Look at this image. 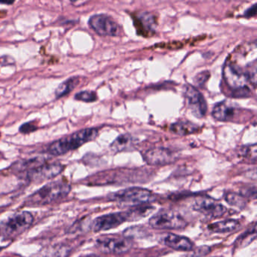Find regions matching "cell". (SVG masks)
I'll return each instance as SVG.
<instances>
[{
    "instance_id": "6da1fadb",
    "label": "cell",
    "mask_w": 257,
    "mask_h": 257,
    "mask_svg": "<svg viewBox=\"0 0 257 257\" xmlns=\"http://www.w3.org/2000/svg\"><path fill=\"white\" fill-rule=\"evenodd\" d=\"M223 77L226 84L233 90L232 93L250 89L249 84L253 88L256 86V59L248 62L245 66H241L236 59L231 55L223 69Z\"/></svg>"
},
{
    "instance_id": "7a4b0ae2",
    "label": "cell",
    "mask_w": 257,
    "mask_h": 257,
    "mask_svg": "<svg viewBox=\"0 0 257 257\" xmlns=\"http://www.w3.org/2000/svg\"><path fill=\"white\" fill-rule=\"evenodd\" d=\"M71 190L69 183L63 181L48 183L30 195L25 201L27 206H42L60 200L68 196Z\"/></svg>"
},
{
    "instance_id": "3957f363",
    "label": "cell",
    "mask_w": 257,
    "mask_h": 257,
    "mask_svg": "<svg viewBox=\"0 0 257 257\" xmlns=\"http://www.w3.org/2000/svg\"><path fill=\"white\" fill-rule=\"evenodd\" d=\"M98 135L96 128H83L51 143L48 148V153L53 156L63 155L69 151L78 149L87 142L95 140Z\"/></svg>"
},
{
    "instance_id": "277c9868",
    "label": "cell",
    "mask_w": 257,
    "mask_h": 257,
    "mask_svg": "<svg viewBox=\"0 0 257 257\" xmlns=\"http://www.w3.org/2000/svg\"><path fill=\"white\" fill-rule=\"evenodd\" d=\"M33 221L34 217L29 211L16 213L0 226V235L6 239H13L27 230Z\"/></svg>"
},
{
    "instance_id": "5b68a950",
    "label": "cell",
    "mask_w": 257,
    "mask_h": 257,
    "mask_svg": "<svg viewBox=\"0 0 257 257\" xmlns=\"http://www.w3.org/2000/svg\"><path fill=\"white\" fill-rule=\"evenodd\" d=\"M109 199L119 203L141 205L153 202L155 198L150 190L140 187H131L112 193L109 196Z\"/></svg>"
},
{
    "instance_id": "8992f818",
    "label": "cell",
    "mask_w": 257,
    "mask_h": 257,
    "mask_svg": "<svg viewBox=\"0 0 257 257\" xmlns=\"http://www.w3.org/2000/svg\"><path fill=\"white\" fill-rule=\"evenodd\" d=\"M149 224L156 229H181L187 227L188 223L179 213L163 209L150 217Z\"/></svg>"
},
{
    "instance_id": "52a82bcc",
    "label": "cell",
    "mask_w": 257,
    "mask_h": 257,
    "mask_svg": "<svg viewBox=\"0 0 257 257\" xmlns=\"http://www.w3.org/2000/svg\"><path fill=\"white\" fill-rule=\"evenodd\" d=\"M139 171L131 169H118V170H108L106 172H99L86 179V182L90 185H106V184H116L119 183V180L126 181H132L134 178L142 175L137 174Z\"/></svg>"
},
{
    "instance_id": "ba28073f",
    "label": "cell",
    "mask_w": 257,
    "mask_h": 257,
    "mask_svg": "<svg viewBox=\"0 0 257 257\" xmlns=\"http://www.w3.org/2000/svg\"><path fill=\"white\" fill-rule=\"evenodd\" d=\"M97 247L104 253L121 254L129 251L133 247V241L126 237L105 236L97 240Z\"/></svg>"
},
{
    "instance_id": "9c48e42d",
    "label": "cell",
    "mask_w": 257,
    "mask_h": 257,
    "mask_svg": "<svg viewBox=\"0 0 257 257\" xmlns=\"http://www.w3.org/2000/svg\"><path fill=\"white\" fill-rule=\"evenodd\" d=\"M127 221H130L128 211L111 213L95 218L91 224V229L95 232H103L115 229Z\"/></svg>"
},
{
    "instance_id": "30bf717a",
    "label": "cell",
    "mask_w": 257,
    "mask_h": 257,
    "mask_svg": "<svg viewBox=\"0 0 257 257\" xmlns=\"http://www.w3.org/2000/svg\"><path fill=\"white\" fill-rule=\"evenodd\" d=\"M91 28L98 35L103 36H116L120 33L119 24L106 15H95L89 21Z\"/></svg>"
},
{
    "instance_id": "8fae6325",
    "label": "cell",
    "mask_w": 257,
    "mask_h": 257,
    "mask_svg": "<svg viewBox=\"0 0 257 257\" xmlns=\"http://www.w3.org/2000/svg\"><path fill=\"white\" fill-rule=\"evenodd\" d=\"M193 209L207 217L211 218H218L226 214V207L219 203L212 198L199 197L194 201L193 205Z\"/></svg>"
},
{
    "instance_id": "7c38bea8",
    "label": "cell",
    "mask_w": 257,
    "mask_h": 257,
    "mask_svg": "<svg viewBox=\"0 0 257 257\" xmlns=\"http://www.w3.org/2000/svg\"><path fill=\"white\" fill-rule=\"evenodd\" d=\"M184 96L193 115L199 118L205 117L208 111V106L202 93L196 87L187 85L184 90Z\"/></svg>"
},
{
    "instance_id": "4fadbf2b",
    "label": "cell",
    "mask_w": 257,
    "mask_h": 257,
    "mask_svg": "<svg viewBox=\"0 0 257 257\" xmlns=\"http://www.w3.org/2000/svg\"><path fill=\"white\" fill-rule=\"evenodd\" d=\"M64 166L60 163H42L27 172L26 178L31 181H42L51 179L63 172Z\"/></svg>"
},
{
    "instance_id": "5bb4252c",
    "label": "cell",
    "mask_w": 257,
    "mask_h": 257,
    "mask_svg": "<svg viewBox=\"0 0 257 257\" xmlns=\"http://www.w3.org/2000/svg\"><path fill=\"white\" fill-rule=\"evenodd\" d=\"M145 161L152 166H165L173 163L177 160L173 151L167 148H155L143 154Z\"/></svg>"
},
{
    "instance_id": "9a60e30c",
    "label": "cell",
    "mask_w": 257,
    "mask_h": 257,
    "mask_svg": "<svg viewBox=\"0 0 257 257\" xmlns=\"http://www.w3.org/2000/svg\"><path fill=\"white\" fill-rule=\"evenodd\" d=\"M161 242L178 251L190 252L194 249V244L190 238L176 234L167 233L161 238Z\"/></svg>"
},
{
    "instance_id": "2e32d148",
    "label": "cell",
    "mask_w": 257,
    "mask_h": 257,
    "mask_svg": "<svg viewBox=\"0 0 257 257\" xmlns=\"http://www.w3.org/2000/svg\"><path fill=\"white\" fill-rule=\"evenodd\" d=\"M239 113V108L232 102L224 101L220 102L214 106L212 111V115L219 121H233Z\"/></svg>"
},
{
    "instance_id": "e0dca14e",
    "label": "cell",
    "mask_w": 257,
    "mask_h": 257,
    "mask_svg": "<svg viewBox=\"0 0 257 257\" xmlns=\"http://www.w3.org/2000/svg\"><path fill=\"white\" fill-rule=\"evenodd\" d=\"M241 226V223L238 220L229 219L211 223L208 225V228L211 232L214 233L226 234L236 232Z\"/></svg>"
},
{
    "instance_id": "ac0fdd59",
    "label": "cell",
    "mask_w": 257,
    "mask_h": 257,
    "mask_svg": "<svg viewBox=\"0 0 257 257\" xmlns=\"http://www.w3.org/2000/svg\"><path fill=\"white\" fill-rule=\"evenodd\" d=\"M70 250L66 245H55L47 247L33 257H68Z\"/></svg>"
},
{
    "instance_id": "d6986e66",
    "label": "cell",
    "mask_w": 257,
    "mask_h": 257,
    "mask_svg": "<svg viewBox=\"0 0 257 257\" xmlns=\"http://www.w3.org/2000/svg\"><path fill=\"white\" fill-rule=\"evenodd\" d=\"M199 130V126L198 125L187 120L177 122L170 127V130L174 133L179 136H188V135L193 134L197 133Z\"/></svg>"
},
{
    "instance_id": "ffe728a7",
    "label": "cell",
    "mask_w": 257,
    "mask_h": 257,
    "mask_svg": "<svg viewBox=\"0 0 257 257\" xmlns=\"http://www.w3.org/2000/svg\"><path fill=\"white\" fill-rule=\"evenodd\" d=\"M137 21L146 33H154L155 31L157 24L155 16L152 14L143 12L137 17Z\"/></svg>"
},
{
    "instance_id": "44dd1931",
    "label": "cell",
    "mask_w": 257,
    "mask_h": 257,
    "mask_svg": "<svg viewBox=\"0 0 257 257\" xmlns=\"http://www.w3.org/2000/svg\"><path fill=\"white\" fill-rule=\"evenodd\" d=\"M79 81V78L78 77H72L60 84L57 90H55V95L57 98L63 97L70 93L78 85Z\"/></svg>"
},
{
    "instance_id": "7402d4cb",
    "label": "cell",
    "mask_w": 257,
    "mask_h": 257,
    "mask_svg": "<svg viewBox=\"0 0 257 257\" xmlns=\"http://www.w3.org/2000/svg\"><path fill=\"white\" fill-rule=\"evenodd\" d=\"M256 238V223H253V226L247 229L246 232L241 234L235 241V246L238 247H246L250 243L253 242Z\"/></svg>"
},
{
    "instance_id": "603a6c76",
    "label": "cell",
    "mask_w": 257,
    "mask_h": 257,
    "mask_svg": "<svg viewBox=\"0 0 257 257\" xmlns=\"http://www.w3.org/2000/svg\"><path fill=\"white\" fill-rule=\"evenodd\" d=\"M131 142H132V139L130 135H121L112 143L110 148L114 152H121L128 148L131 145Z\"/></svg>"
},
{
    "instance_id": "cb8c5ba5",
    "label": "cell",
    "mask_w": 257,
    "mask_h": 257,
    "mask_svg": "<svg viewBox=\"0 0 257 257\" xmlns=\"http://www.w3.org/2000/svg\"><path fill=\"white\" fill-rule=\"evenodd\" d=\"M225 200L235 208H244L246 206V199L243 195L236 193H228L225 195Z\"/></svg>"
},
{
    "instance_id": "d4e9b609",
    "label": "cell",
    "mask_w": 257,
    "mask_h": 257,
    "mask_svg": "<svg viewBox=\"0 0 257 257\" xmlns=\"http://www.w3.org/2000/svg\"><path fill=\"white\" fill-rule=\"evenodd\" d=\"M76 100L82 101L85 102H93L98 99V96L96 93L93 91H81L76 93L75 96Z\"/></svg>"
},
{
    "instance_id": "484cf974",
    "label": "cell",
    "mask_w": 257,
    "mask_h": 257,
    "mask_svg": "<svg viewBox=\"0 0 257 257\" xmlns=\"http://www.w3.org/2000/svg\"><path fill=\"white\" fill-rule=\"evenodd\" d=\"M241 155L244 157H248V158L253 160L256 162V145H250V146H244L241 149Z\"/></svg>"
},
{
    "instance_id": "4316f807",
    "label": "cell",
    "mask_w": 257,
    "mask_h": 257,
    "mask_svg": "<svg viewBox=\"0 0 257 257\" xmlns=\"http://www.w3.org/2000/svg\"><path fill=\"white\" fill-rule=\"evenodd\" d=\"M210 78V72L208 71L201 72L198 74L194 78V83L198 87H202L208 81Z\"/></svg>"
},
{
    "instance_id": "83f0119b",
    "label": "cell",
    "mask_w": 257,
    "mask_h": 257,
    "mask_svg": "<svg viewBox=\"0 0 257 257\" xmlns=\"http://www.w3.org/2000/svg\"><path fill=\"white\" fill-rule=\"evenodd\" d=\"M37 130V125L35 124L33 122L24 123L19 128L20 132L23 134H29V133H33Z\"/></svg>"
},
{
    "instance_id": "f1b7e54d",
    "label": "cell",
    "mask_w": 257,
    "mask_h": 257,
    "mask_svg": "<svg viewBox=\"0 0 257 257\" xmlns=\"http://www.w3.org/2000/svg\"><path fill=\"white\" fill-rule=\"evenodd\" d=\"M256 15V5H253L252 7L249 8L245 13H244V16L247 18H251V17H255Z\"/></svg>"
},
{
    "instance_id": "f546056e",
    "label": "cell",
    "mask_w": 257,
    "mask_h": 257,
    "mask_svg": "<svg viewBox=\"0 0 257 257\" xmlns=\"http://www.w3.org/2000/svg\"><path fill=\"white\" fill-rule=\"evenodd\" d=\"M14 2L15 0H0V3L2 4L12 5Z\"/></svg>"
},
{
    "instance_id": "4dcf8cb0",
    "label": "cell",
    "mask_w": 257,
    "mask_h": 257,
    "mask_svg": "<svg viewBox=\"0 0 257 257\" xmlns=\"http://www.w3.org/2000/svg\"><path fill=\"white\" fill-rule=\"evenodd\" d=\"M83 257H99L98 256H96V255H89V256H85Z\"/></svg>"
},
{
    "instance_id": "1f68e13d",
    "label": "cell",
    "mask_w": 257,
    "mask_h": 257,
    "mask_svg": "<svg viewBox=\"0 0 257 257\" xmlns=\"http://www.w3.org/2000/svg\"><path fill=\"white\" fill-rule=\"evenodd\" d=\"M72 3H78V2L81 1V0H70Z\"/></svg>"
},
{
    "instance_id": "d6a6232c",
    "label": "cell",
    "mask_w": 257,
    "mask_h": 257,
    "mask_svg": "<svg viewBox=\"0 0 257 257\" xmlns=\"http://www.w3.org/2000/svg\"><path fill=\"white\" fill-rule=\"evenodd\" d=\"M2 250H3V248H2V247H0V252H1Z\"/></svg>"
},
{
    "instance_id": "836d02e7",
    "label": "cell",
    "mask_w": 257,
    "mask_h": 257,
    "mask_svg": "<svg viewBox=\"0 0 257 257\" xmlns=\"http://www.w3.org/2000/svg\"><path fill=\"white\" fill-rule=\"evenodd\" d=\"M0 136H1V133H0Z\"/></svg>"
}]
</instances>
